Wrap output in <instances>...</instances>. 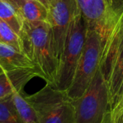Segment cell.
I'll return each instance as SVG.
<instances>
[{"label": "cell", "instance_id": "6", "mask_svg": "<svg viewBox=\"0 0 123 123\" xmlns=\"http://www.w3.org/2000/svg\"><path fill=\"white\" fill-rule=\"evenodd\" d=\"M101 49V35L98 30L88 28L85 44L73 80L66 91L73 101L80 98L91 84L99 67Z\"/></svg>", "mask_w": 123, "mask_h": 123}, {"label": "cell", "instance_id": "18", "mask_svg": "<svg viewBox=\"0 0 123 123\" xmlns=\"http://www.w3.org/2000/svg\"><path fill=\"white\" fill-rule=\"evenodd\" d=\"M39 1L41 2L49 10V7L56 1V0H39Z\"/></svg>", "mask_w": 123, "mask_h": 123}, {"label": "cell", "instance_id": "4", "mask_svg": "<svg viewBox=\"0 0 123 123\" xmlns=\"http://www.w3.org/2000/svg\"><path fill=\"white\" fill-rule=\"evenodd\" d=\"M88 25L78 8L71 23L64 49L59 60L54 88L67 91L75 73L86 41Z\"/></svg>", "mask_w": 123, "mask_h": 123}, {"label": "cell", "instance_id": "17", "mask_svg": "<svg viewBox=\"0 0 123 123\" xmlns=\"http://www.w3.org/2000/svg\"><path fill=\"white\" fill-rule=\"evenodd\" d=\"M6 1L11 4L15 9H17L20 12V8L25 0H6Z\"/></svg>", "mask_w": 123, "mask_h": 123}, {"label": "cell", "instance_id": "15", "mask_svg": "<svg viewBox=\"0 0 123 123\" xmlns=\"http://www.w3.org/2000/svg\"><path fill=\"white\" fill-rule=\"evenodd\" d=\"M12 95L0 99V123H19Z\"/></svg>", "mask_w": 123, "mask_h": 123}, {"label": "cell", "instance_id": "10", "mask_svg": "<svg viewBox=\"0 0 123 123\" xmlns=\"http://www.w3.org/2000/svg\"><path fill=\"white\" fill-rule=\"evenodd\" d=\"M20 68L35 69L31 60L23 52L3 43H0V74Z\"/></svg>", "mask_w": 123, "mask_h": 123}, {"label": "cell", "instance_id": "16", "mask_svg": "<svg viewBox=\"0 0 123 123\" xmlns=\"http://www.w3.org/2000/svg\"><path fill=\"white\" fill-rule=\"evenodd\" d=\"M107 123H123V91L110 109Z\"/></svg>", "mask_w": 123, "mask_h": 123}, {"label": "cell", "instance_id": "5", "mask_svg": "<svg viewBox=\"0 0 123 123\" xmlns=\"http://www.w3.org/2000/svg\"><path fill=\"white\" fill-rule=\"evenodd\" d=\"M73 102L75 123H107L110 111L109 93L99 69L84 93Z\"/></svg>", "mask_w": 123, "mask_h": 123}, {"label": "cell", "instance_id": "12", "mask_svg": "<svg viewBox=\"0 0 123 123\" xmlns=\"http://www.w3.org/2000/svg\"><path fill=\"white\" fill-rule=\"evenodd\" d=\"M19 123H39L36 112L23 91L12 95Z\"/></svg>", "mask_w": 123, "mask_h": 123}, {"label": "cell", "instance_id": "2", "mask_svg": "<svg viewBox=\"0 0 123 123\" xmlns=\"http://www.w3.org/2000/svg\"><path fill=\"white\" fill-rule=\"evenodd\" d=\"M20 37L22 51L33 63L38 77L54 87L56 80L59 59L49 23L24 20Z\"/></svg>", "mask_w": 123, "mask_h": 123}, {"label": "cell", "instance_id": "1", "mask_svg": "<svg viewBox=\"0 0 123 123\" xmlns=\"http://www.w3.org/2000/svg\"><path fill=\"white\" fill-rule=\"evenodd\" d=\"M97 29L101 45L98 69L108 86L111 109L123 91V3Z\"/></svg>", "mask_w": 123, "mask_h": 123}, {"label": "cell", "instance_id": "3", "mask_svg": "<svg viewBox=\"0 0 123 123\" xmlns=\"http://www.w3.org/2000/svg\"><path fill=\"white\" fill-rule=\"evenodd\" d=\"M26 98L34 108L39 123H75L73 102L66 91L46 83Z\"/></svg>", "mask_w": 123, "mask_h": 123}, {"label": "cell", "instance_id": "9", "mask_svg": "<svg viewBox=\"0 0 123 123\" xmlns=\"http://www.w3.org/2000/svg\"><path fill=\"white\" fill-rule=\"evenodd\" d=\"M38 77L35 69H15L0 74V99L23 91L25 85L33 78Z\"/></svg>", "mask_w": 123, "mask_h": 123}, {"label": "cell", "instance_id": "13", "mask_svg": "<svg viewBox=\"0 0 123 123\" xmlns=\"http://www.w3.org/2000/svg\"><path fill=\"white\" fill-rule=\"evenodd\" d=\"M0 19L7 23L20 36L24 20L20 12L6 0H0Z\"/></svg>", "mask_w": 123, "mask_h": 123}, {"label": "cell", "instance_id": "8", "mask_svg": "<svg viewBox=\"0 0 123 123\" xmlns=\"http://www.w3.org/2000/svg\"><path fill=\"white\" fill-rule=\"evenodd\" d=\"M88 28H98L121 6L123 0H75Z\"/></svg>", "mask_w": 123, "mask_h": 123}, {"label": "cell", "instance_id": "11", "mask_svg": "<svg viewBox=\"0 0 123 123\" xmlns=\"http://www.w3.org/2000/svg\"><path fill=\"white\" fill-rule=\"evenodd\" d=\"M20 13L28 22H48L49 10L39 0H25Z\"/></svg>", "mask_w": 123, "mask_h": 123}, {"label": "cell", "instance_id": "7", "mask_svg": "<svg viewBox=\"0 0 123 123\" xmlns=\"http://www.w3.org/2000/svg\"><path fill=\"white\" fill-rule=\"evenodd\" d=\"M77 10L75 0H56L49 9L48 23L51 28L56 54L59 60Z\"/></svg>", "mask_w": 123, "mask_h": 123}, {"label": "cell", "instance_id": "14", "mask_svg": "<svg viewBox=\"0 0 123 123\" xmlns=\"http://www.w3.org/2000/svg\"><path fill=\"white\" fill-rule=\"evenodd\" d=\"M0 43L10 46L23 52L20 36L2 19H0Z\"/></svg>", "mask_w": 123, "mask_h": 123}]
</instances>
